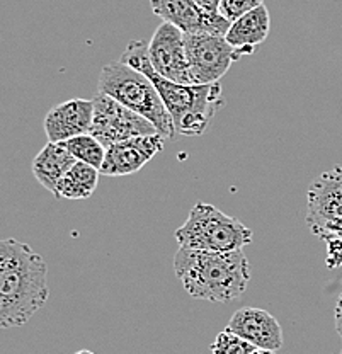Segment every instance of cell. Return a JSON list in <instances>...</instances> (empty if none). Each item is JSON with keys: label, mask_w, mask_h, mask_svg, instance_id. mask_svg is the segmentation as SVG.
Returning a JSON list of instances; mask_svg holds the SVG:
<instances>
[{"label": "cell", "mask_w": 342, "mask_h": 354, "mask_svg": "<svg viewBox=\"0 0 342 354\" xmlns=\"http://www.w3.org/2000/svg\"><path fill=\"white\" fill-rule=\"evenodd\" d=\"M271 31V16L267 7L259 6L256 9L242 16L240 19L231 22L225 39L231 48H235L238 55H249L266 41Z\"/></svg>", "instance_id": "14"}, {"label": "cell", "mask_w": 342, "mask_h": 354, "mask_svg": "<svg viewBox=\"0 0 342 354\" xmlns=\"http://www.w3.org/2000/svg\"><path fill=\"white\" fill-rule=\"evenodd\" d=\"M186 57L193 86L216 84L240 55L231 48L225 36L184 35Z\"/></svg>", "instance_id": "7"}, {"label": "cell", "mask_w": 342, "mask_h": 354, "mask_svg": "<svg viewBox=\"0 0 342 354\" xmlns=\"http://www.w3.org/2000/svg\"><path fill=\"white\" fill-rule=\"evenodd\" d=\"M75 354H95V353H92V351H89V349H82V351H77Z\"/></svg>", "instance_id": "24"}, {"label": "cell", "mask_w": 342, "mask_h": 354, "mask_svg": "<svg viewBox=\"0 0 342 354\" xmlns=\"http://www.w3.org/2000/svg\"><path fill=\"white\" fill-rule=\"evenodd\" d=\"M307 223L310 232L327 223L342 221V167L320 174L307 193Z\"/></svg>", "instance_id": "10"}, {"label": "cell", "mask_w": 342, "mask_h": 354, "mask_svg": "<svg viewBox=\"0 0 342 354\" xmlns=\"http://www.w3.org/2000/svg\"><path fill=\"white\" fill-rule=\"evenodd\" d=\"M48 266L28 243L0 241V329L21 327L46 305Z\"/></svg>", "instance_id": "1"}, {"label": "cell", "mask_w": 342, "mask_h": 354, "mask_svg": "<svg viewBox=\"0 0 342 354\" xmlns=\"http://www.w3.org/2000/svg\"><path fill=\"white\" fill-rule=\"evenodd\" d=\"M257 348L230 330L220 332L211 344L213 354H252Z\"/></svg>", "instance_id": "18"}, {"label": "cell", "mask_w": 342, "mask_h": 354, "mask_svg": "<svg viewBox=\"0 0 342 354\" xmlns=\"http://www.w3.org/2000/svg\"><path fill=\"white\" fill-rule=\"evenodd\" d=\"M75 162L64 143L48 142L32 160V174L45 189L55 194L58 183L64 179Z\"/></svg>", "instance_id": "15"}, {"label": "cell", "mask_w": 342, "mask_h": 354, "mask_svg": "<svg viewBox=\"0 0 342 354\" xmlns=\"http://www.w3.org/2000/svg\"><path fill=\"white\" fill-rule=\"evenodd\" d=\"M153 14L162 22L175 26L184 35L227 36L230 22L220 12H209L194 0H150Z\"/></svg>", "instance_id": "8"}, {"label": "cell", "mask_w": 342, "mask_h": 354, "mask_svg": "<svg viewBox=\"0 0 342 354\" xmlns=\"http://www.w3.org/2000/svg\"><path fill=\"white\" fill-rule=\"evenodd\" d=\"M194 2L203 7V9L209 10V12H218L220 9V0H194Z\"/></svg>", "instance_id": "22"}, {"label": "cell", "mask_w": 342, "mask_h": 354, "mask_svg": "<svg viewBox=\"0 0 342 354\" xmlns=\"http://www.w3.org/2000/svg\"><path fill=\"white\" fill-rule=\"evenodd\" d=\"M179 247L203 252H234L252 242L254 234L240 220L227 215L209 203L198 201L187 220L175 230Z\"/></svg>", "instance_id": "5"}, {"label": "cell", "mask_w": 342, "mask_h": 354, "mask_svg": "<svg viewBox=\"0 0 342 354\" xmlns=\"http://www.w3.org/2000/svg\"><path fill=\"white\" fill-rule=\"evenodd\" d=\"M322 239L327 245V257L325 264L327 268L336 269L342 266V230L330 232V234H325Z\"/></svg>", "instance_id": "20"}, {"label": "cell", "mask_w": 342, "mask_h": 354, "mask_svg": "<svg viewBox=\"0 0 342 354\" xmlns=\"http://www.w3.org/2000/svg\"><path fill=\"white\" fill-rule=\"evenodd\" d=\"M97 88L124 108L149 120L164 138H175L178 133L171 114L165 109L155 86L142 72L121 62H111L102 66Z\"/></svg>", "instance_id": "4"}, {"label": "cell", "mask_w": 342, "mask_h": 354, "mask_svg": "<svg viewBox=\"0 0 342 354\" xmlns=\"http://www.w3.org/2000/svg\"><path fill=\"white\" fill-rule=\"evenodd\" d=\"M120 62L149 77L159 92L165 109L171 114L175 133L179 135H203L213 116L225 106L223 88L218 82L208 86H184L160 77L150 62L149 43L143 39L128 43Z\"/></svg>", "instance_id": "2"}, {"label": "cell", "mask_w": 342, "mask_h": 354, "mask_svg": "<svg viewBox=\"0 0 342 354\" xmlns=\"http://www.w3.org/2000/svg\"><path fill=\"white\" fill-rule=\"evenodd\" d=\"M153 70L164 79L184 86H193L186 57L184 32L175 26L162 22L149 43Z\"/></svg>", "instance_id": "9"}, {"label": "cell", "mask_w": 342, "mask_h": 354, "mask_svg": "<svg viewBox=\"0 0 342 354\" xmlns=\"http://www.w3.org/2000/svg\"><path fill=\"white\" fill-rule=\"evenodd\" d=\"M227 330L240 335L254 348L264 351H278L283 346V329L278 319L267 310L256 307H244L231 315Z\"/></svg>", "instance_id": "12"}, {"label": "cell", "mask_w": 342, "mask_h": 354, "mask_svg": "<svg viewBox=\"0 0 342 354\" xmlns=\"http://www.w3.org/2000/svg\"><path fill=\"white\" fill-rule=\"evenodd\" d=\"M64 145L67 147V150L73 155L77 162H84V164L101 171L106 158V147L99 140H95L91 133L89 135L70 138L67 142H64Z\"/></svg>", "instance_id": "17"}, {"label": "cell", "mask_w": 342, "mask_h": 354, "mask_svg": "<svg viewBox=\"0 0 342 354\" xmlns=\"http://www.w3.org/2000/svg\"><path fill=\"white\" fill-rule=\"evenodd\" d=\"M263 3V0H220L218 12L231 24Z\"/></svg>", "instance_id": "19"}, {"label": "cell", "mask_w": 342, "mask_h": 354, "mask_svg": "<svg viewBox=\"0 0 342 354\" xmlns=\"http://www.w3.org/2000/svg\"><path fill=\"white\" fill-rule=\"evenodd\" d=\"M94 121V102L87 99H70L53 106L43 121L48 142L64 143L80 135H89Z\"/></svg>", "instance_id": "13"}, {"label": "cell", "mask_w": 342, "mask_h": 354, "mask_svg": "<svg viewBox=\"0 0 342 354\" xmlns=\"http://www.w3.org/2000/svg\"><path fill=\"white\" fill-rule=\"evenodd\" d=\"M341 354H342V351H341Z\"/></svg>", "instance_id": "25"}, {"label": "cell", "mask_w": 342, "mask_h": 354, "mask_svg": "<svg viewBox=\"0 0 342 354\" xmlns=\"http://www.w3.org/2000/svg\"><path fill=\"white\" fill-rule=\"evenodd\" d=\"M252 354H276L274 351H264V349H256Z\"/></svg>", "instance_id": "23"}, {"label": "cell", "mask_w": 342, "mask_h": 354, "mask_svg": "<svg viewBox=\"0 0 342 354\" xmlns=\"http://www.w3.org/2000/svg\"><path fill=\"white\" fill-rule=\"evenodd\" d=\"M101 172L84 162H75L58 183L55 196L65 199H87L94 194Z\"/></svg>", "instance_id": "16"}, {"label": "cell", "mask_w": 342, "mask_h": 354, "mask_svg": "<svg viewBox=\"0 0 342 354\" xmlns=\"http://www.w3.org/2000/svg\"><path fill=\"white\" fill-rule=\"evenodd\" d=\"M165 138L162 135L137 136L114 143L106 149L104 164L101 167L102 176H130L138 172L149 160H152L160 150H164Z\"/></svg>", "instance_id": "11"}, {"label": "cell", "mask_w": 342, "mask_h": 354, "mask_svg": "<svg viewBox=\"0 0 342 354\" xmlns=\"http://www.w3.org/2000/svg\"><path fill=\"white\" fill-rule=\"evenodd\" d=\"M336 330H337V334L341 335L342 337V293L339 295V300H337V304H336Z\"/></svg>", "instance_id": "21"}, {"label": "cell", "mask_w": 342, "mask_h": 354, "mask_svg": "<svg viewBox=\"0 0 342 354\" xmlns=\"http://www.w3.org/2000/svg\"><path fill=\"white\" fill-rule=\"evenodd\" d=\"M174 271L184 290L211 304L238 300L251 281V264L244 250L203 252L179 247Z\"/></svg>", "instance_id": "3"}, {"label": "cell", "mask_w": 342, "mask_h": 354, "mask_svg": "<svg viewBox=\"0 0 342 354\" xmlns=\"http://www.w3.org/2000/svg\"><path fill=\"white\" fill-rule=\"evenodd\" d=\"M92 102H94V121H92L91 135L99 140L106 149L124 140L159 133L149 120L124 108L123 104L102 92L97 91Z\"/></svg>", "instance_id": "6"}]
</instances>
